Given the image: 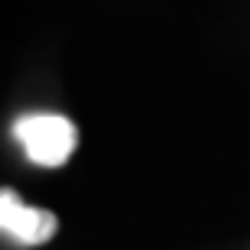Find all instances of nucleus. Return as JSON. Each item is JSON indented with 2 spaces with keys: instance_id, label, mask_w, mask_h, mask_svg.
<instances>
[{
  "instance_id": "obj_1",
  "label": "nucleus",
  "mask_w": 250,
  "mask_h": 250,
  "mask_svg": "<svg viewBox=\"0 0 250 250\" xmlns=\"http://www.w3.org/2000/svg\"><path fill=\"white\" fill-rule=\"evenodd\" d=\"M13 133L36 166H62L78 146V130L62 114H26L13 124Z\"/></svg>"
},
{
  "instance_id": "obj_2",
  "label": "nucleus",
  "mask_w": 250,
  "mask_h": 250,
  "mask_svg": "<svg viewBox=\"0 0 250 250\" xmlns=\"http://www.w3.org/2000/svg\"><path fill=\"white\" fill-rule=\"evenodd\" d=\"M56 228L59 221L52 211L23 205L13 188H0V231L13 234L20 244H46Z\"/></svg>"
}]
</instances>
